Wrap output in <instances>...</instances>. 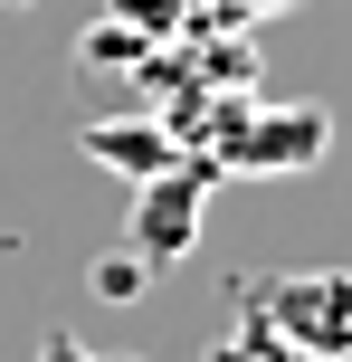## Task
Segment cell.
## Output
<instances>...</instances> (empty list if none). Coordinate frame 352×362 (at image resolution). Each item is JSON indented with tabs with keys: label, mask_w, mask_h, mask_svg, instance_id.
<instances>
[{
	"label": "cell",
	"mask_w": 352,
	"mask_h": 362,
	"mask_svg": "<svg viewBox=\"0 0 352 362\" xmlns=\"http://www.w3.org/2000/svg\"><path fill=\"white\" fill-rule=\"evenodd\" d=\"M324 144H334V115L324 105H238L219 124V172L286 181V172H315Z\"/></svg>",
	"instance_id": "cell-1"
},
{
	"label": "cell",
	"mask_w": 352,
	"mask_h": 362,
	"mask_svg": "<svg viewBox=\"0 0 352 362\" xmlns=\"http://www.w3.org/2000/svg\"><path fill=\"white\" fill-rule=\"evenodd\" d=\"M267 334H286L305 362H352V267H296L257 296Z\"/></svg>",
	"instance_id": "cell-2"
},
{
	"label": "cell",
	"mask_w": 352,
	"mask_h": 362,
	"mask_svg": "<svg viewBox=\"0 0 352 362\" xmlns=\"http://www.w3.org/2000/svg\"><path fill=\"white\" fill-rule=\"evenodd\" d=\"M210 181H219V163H210V153H171L162 172H143V181H133V257H143V267H171V257H190Z\"/></svg>",
	"instance_id": "cell-3"
},
{
	"label": "cell",
	"mask_w": 352,
	"mask_h": 362,
	"mask_svg": "<svg viewBox=\"0 0 352 362\" xmlns=\"http://www.w3.org/2000/svg\"><path fill=\"white\" fill-rule=\"evenodd\" d=\"M86 153H105L114 172H133V181H143V172H162L181 144H171L162 124H86Z\"/></svg>",
	"instance_id": "cell-4"
},
{
	"label": "cell",
	"mask_w": 352,
	"mask_h": 362,
	"mask_svg": "<svg viewBox=\"0 0 352 362\" xmlns=\"http://www.w3.org/2000/svg\"><path fill=\"white\" fill-rule=\"evenodd\" d=\"M200 362H305V353L286 344V334H267V315H248V325H229Z\"/></svg>",
	"instance_id": "cell-5"
},
{
	"label": "cell",
	"mask_w": 352,
	"mask_h": 362,
	"mask_svg": "<svg viewBox=\"0 0 352 362\" xmlns=\"http://www.w3.org/2000/svg\"><path fill=\"white\" fill-rule=\"evenodd\" d=\"M114 29H143V38H162V29H181V0H114Z\"/></svg>",
	"instance_id": "cell-6"
},
{
	"label": "cell",
	"mask_w": 352,
	"mask_h": 362,
	"mask_svg": "<svg viewBox=\"0 0 352 362\" xmlns=\"http://www.w3.org/2000/svg\"><path fill=\"white\" fill-rule=\"evenodd\" d=\"M143 257H105V267H95V296H133V286H143Z\"/></svg>",
	"instance_id": "cell-7"
},
{
	"label": "cell",
	"mask_w": 352,
	"mask_h": 362,
	"mask_svg": "<svg viewBox=\"0 0 352 362\" xmlns=\"http://www.w3.org/2000/svg\"><path fill=\"white\" fill-rule=\"evenodd\" d=\"M38 362H95L86 344H67V334H48V344H38Z\"/></svg>",
	"instance_id": "cell-8"
},
{
	"label": "cell",
	"mask_w": 352,
	"mask_h": 362,
	"mask_svg": "<svg viewBox=\"0 0 352 362\" xmlns=\"http://www.w3.org/2000/svg\"><path fill=\"white\" fill-rule=\"evenodd\" d=\"M95 362H133V353H95Z\"/></svg>",
	"instance_id": "cell-9"
},
{
	"label": "cell",
	"mask_w": 352,
	"mask_h": 362,
	"mask_svg": "<svg viewBox=\"0 0 352 362\" xmlns=\"http://www.w3.org/2000/svg\"><path fill=\"white\" fill-rule=\"evenodd\" d=\"M0 10H19V0H0Z\"/></svg>",
	"instance_id": "cell-10"
}]
</instances>
